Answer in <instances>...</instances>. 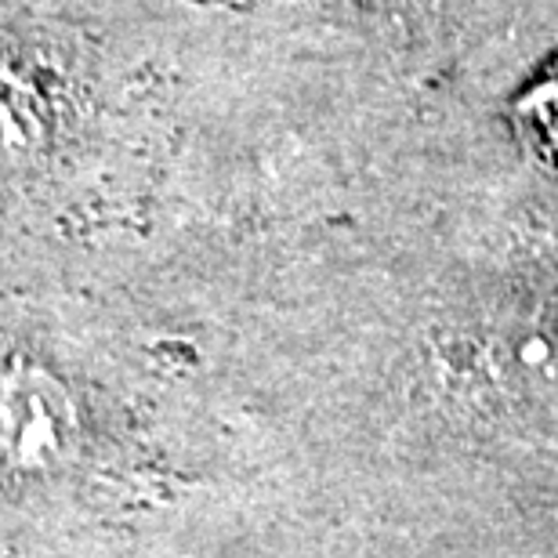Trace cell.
<instances>
[{
    "label": "cell",
    "mask_w": 558,
    "mask_h": 558,
    "mask_svg": "<svg viewBox=\"0 0 558 558\" xmlns=\"http://www.w3.org/2000/svg\"><path fill=\"white\" fill-rule=\"evenodd\" d=\"M87 421L44 363H0V558L62 555L95 515Z\"/></svg>",
    "instance_id": "1"
},
{
    "label": "cell",
    "mask_w": 558,
    "mask_h": 558,
    "mask_svg": "<svg viewBox=\"0 0 558 558\" xmlns=\"http://www.w3.org/2000/svg\"><path fill=\"white\" fill-rule=\"evenodd\" d=\"M526 109H530L533 124H537V131L544 135V142H548L551 153L558 156V76L544 84L541 92L530 98Z\"/></svg>",
    "instance_id": "2"
}]
</instances>
